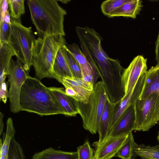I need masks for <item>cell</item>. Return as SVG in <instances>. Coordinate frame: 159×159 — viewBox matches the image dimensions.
Here are the masks:
<instances>
[{
	"label": "cell",
	"instance_id": "obj_23",
	"mask_svg": "<svg viewBox=\"0 0 159 159\" xmlns=\"http://www.w3.org/2000/svg\"><path fill=\"white\" fill-rule=\"evenodd\" d=\"M134 143L132 132L128 135L116 156L121 159H131L134 157L133 149Z\"/></svg>",
	"mask_w": 159,
	"mask_h": 159
},
{
	"label": "cell",
	"instance_id": "obj_16",
	"mask_svg": "<svg viewBox=\"0 0 159 159\" xmlns=\"http://www.w3.org/2000/svg\"><path fill=\"white\" fill-rule=\"evenodd\" d=\"M142 7L141 0H127L112 12L108 17L124 16L135 19L139 13Z\"/></svg>",
	"mask_w": 159,
	"mask_h": 159
},
{
	"label": "cell",
	"instance_id": "obj_29",
	"mask_svg": "<svg viewBox=\"0 0 159 159\" xmlns=\"http://www.w3.org/2000/svg\"><path fill=\"white\" fill-rule=\"evenodd\" d=\"M11 25L4 21L0 22V44L7 43L10 33Z\"/></svg>",
	"mask_w": 159,
	"mask_h": 159
},
{
	"label": "cell",
	"instance_id": "obj_18",
	"mask_svg": "<svg viewBox=\"0 0 159 159\" xmlns=\"http://www.w3.org/2000/svg\"><path fill=\"white\" fill-rule=\"evenodd\" d=\"M63 47L61 48L57 53L52 68L53 78L59 82L61 78L73 76L65 57Z\"/></svg>",
	"mask_w": 159,
	"mask_h": 159
},
{
	"label": "cell",
	"instance_id": "obj_3",
	"mask_svg": "<svg viewBox=\"0 0 159 159\" xmlns=\"http://www.w3.org/2000/svg\"><path fill=\"white\" fill-rule=\"evenodd\" d=\"M66 44L64 36L60 35L35 39L32 66L38 79L53 78L52 68L57 54L59 49Z\"/></svg>",
	"mask_w": 159,
	"mask_h": 159
},
{
	"label": "cell",
	"instance_id": "obj_39",
	"mask_svg": "<svg viewBox=\"0 0 159 159\" xmlns=\"http://www.w3.org/2000/svg\"><path fill=\"white\" fill-rule=\"evenodd\" d=\"M158 135H159V131L158 132Z\"/></svg>",
	"mask_w": 159,
	"mask_h": 159
},
{
	"label": "cell",
	"instance_id": "obj_27",
	"mask_svg": "<svg viewBox=\"0 0 159 159\" xmlns=\"http://www.w3.org/2000/svg\"><path fill=\"white\" fill-rule=\"evenodd\" d=\"M127 0H108L102 2L101 8L102 13L108 16L114 11L118 8Z\"/></svg>",
	"mask_w": 159,
	"mask_h": 159
},
{
	"label": "cell",
	"instance_id": "obj_26",
	"mask_svg": "<svg viewBox=\"0 0 159 159\" xmlns=\"http://www.w3.org/2000/svg\"><path fill=\"white\" fill-rule=\"evenodd\" d=\"M7 156L8 159H26L22 147L14 137L10 142Z\"/></svg>",
	"mask_w": 159,
	"mask_h": 159
},
{
	"label": "cell",
	"instance_id": "obj_11",
	"mask_svg": "<svg viewBox=\"0 0 159 159\" xmlns=\"http://www.w3.org/2000/svg\"><path fill=\"white\" fill-rule=\"evenodd\" d=\"M135 118L134 106L133 105L129 107L120 117L106 139L127 135L132 132L134 130Z\"/></svg>",
	"mask_w": 159,
	"mask_h": 159
},
{
	"label": "cell",
	"instance_id": "obj_31",
	"mask_svg": "<svg viewBox=\"0 0 159 159\" xmlns=\"http://www.w3.org/2000/svg\"><path fill=\"white\" fill-rule=\"evenodd\" d=\"M9 7L8 0H0V22L3 21L4 17L9 10Z\"/></svg>",
	"mask_w": 159,
	"mask_h": 159
},
{
	"label": "cell",
	"instance_id": "obj_15",
	"mask_svg": "<svg viewBox=\"0 0 159 159\" xmlns=\"http://www.w3.org/2000/svg\"><path fill=\"white\" fill-rule=\"evenodd\" d=\"M115 104L111 102L108 98L106 102L99 124L98 132L99 138L98 141L96 142L97 143L102 142L108 136L111 116Z\"/></svg>",
	"mask_w": 159,
	"mask_h": 159
},
{
	"label": "cell",
	"instance_id": "obj_34",
	"mask_svg": "<svg viewBox=\"0 0 159 159\" xmlns=\"http://www.w3.org/2000/svg\"><path fill=\"white\" fill-rule=\"evenodd\" d=\"M4 115L1 112H0V134L1 135L2 134L3 128H4V124L3 122V118Z\"/></svg>",
	"mask_w": 159,
	"mask_h": 159
},
{
	"label": "cell",
	"instance_id": "obj_33",
	"mask_svg": "<svg viewBox=\"0 0 159 159\" xmlns=\"http://www.w3.org/2000/svg\"><path fill=\"white\" fill-rule=\"evenodd\" d=\"M10 14L9 13V10H8L4 17L3 21H4L9 24L11 25V21L10 18Z\"/></svg>",
	"mask_w": 159,
	"mask_h": 159
},
{
	"label": "cell",
	"instance_id": "obj_12",
	"mask_svg": "<svg viewBox=\"0 0 159 159\" xmlns=\"http://www.w3.org/2000/svg\"><path fill=\"white\" fill-rule=\"evenodd\" d=\"M128 135L106 139L100 143L94 142L95 150L92 159H111L116 156Z\"/></svg>",
	"mask_w": 159,
	"mask_h": 159
},
{
	"label": "cell",
	"instance_id": "obj_10",
	"mask_svg": "<svg viewBox=\"0 0 159 159\" xmlns=\"http://www.w3.org/2000/svg\"><path fill=\"white\" fill-rule=\"evenodd\" d=\"M147 59L142 56L138 55L125 69L122 76L125 95L133 88L139 78L147 72Z\"/></svg>",
	"mask_w": 159,
	"mask_h": 159
},
{
	"label": "cell",
	"instance_id": "obj_9",
	"mask_svg": "<svg viewBox=\"0 0 159 159\" xmlns=\"http://www.w3.org/2000/svg\"><path fill=\"white\" fill-rule=\"evenodd\" d=\"M146 74L143 75L133 88L116 103L111 116L109 133L124 112L129 107L134 105L139 98L143 87Z\"/></svg>",
	"mask_w": 159,
	"mask_h": 159
},
{
	"label": "cell",
	"instance_id": "obj_20",
	"mask_svg": "<svg viewBox=\"0 0 159 159\" xmlns=\"http://www.w3.org/2000/svg\"><path fill=\"white\" fill-rule=\"evenodd\" d=\"M32 159H78V158L77 151H65L50 147L35 153Z\"/></svg>",
	"mask_w": 159,
	"mask_h": 159
},
{
	"label": "cell",
	"instance_id": "obj_25",
	"mask_svg": "<svg viewBox=\"0 0 159 159\" xmlns=\"http://www.w3.org/2000/svg\"><path fill=\"white\" fill-rule=\"evenodd\" d=\"M10 15L13 19L20 20L21 16L25 13L24 0H8Z\"/></svg>",
	"mask_w": 159,
	"mask_h": 159
},
{
	"label": "cell",
	"instance_id": "obj_36",
	"mask_svg": "<svg viewBox=\"0 0 159 159\" xmlns=\"http://www.w3.org/2000/svg\"><path fill=\"white\" fill-rule=\"evenodd\" d=\"M0 159H8L7 155L5 156L0 155Z\"/></svg>",
	"mask_w": 159,
	"mask_h": 159
},
{
	"label": "cell",
	"instance_id": "obj_22",
	"mask_svg": "<svg viewBox=\"0 0 159 159\" xmlns=\"http://www.w3.org/2000/svg\"><path fill=\"white\" fill-rule=\"evenodd\" d=\"M6 131L2 134V140L0 139V155L5 156L8 154L10 143L12 139L14 137L15 130L13 120L11 117L7 120Z\"/></svg>",
	"mask_w": 159,
	"mask_h": 159
},
{
	"label": "cell",
	"instance_id": "obj_28",
	"mask_svg": "<svg viewBox=\"0 0 159 159\" xmlns=\"http://www.w3.org/2000/svg\"><path fill=\"white\" fill-rule=\"evenodd\" d=\"M77 152L78 159H92L94 151L87 140L77 147Z\"/></svg>",
	"mask_w": 159,
	"mask_h": 159
},
{
	"label": "cell",
	"instance_id": "obj_37",
	"mask_svg": "<svg viewBox=\"0 0 159 159\" xmlns=\"http://www.w3.org/2000/svg\"><path fill=\"white\" fill-rule=\"evenodd\" d=\"M157 139L159 142V135H158L157 136Z\"/></svg>",
	"mask_w": 159,
	"mask_h": 159
},
{
	"label": "cell",
	"instance_id": "obj_32",
	"mask_svg": "<svg viewBox=\"0 0 159 159\" xmlns=\"http://www.w3.org/2000/svg\"><path fill=\"white\" fill-rule=\"evenodd\" d=\"M155 52L157 65L159 66V32L155 43Z\"/></svg>",
	"mask_w": 159,
	"mask_h": 159
},
{
	"label": "cell",
	"instance_id": "obj_5",
	"mask_svg": "<svg viewBox=\"0 0 159 159\" xmlns=\"http://www.w3.org/2000/svg\"><path fill=\"white\" fill-rule=\"evenodd\" d=\"M108 98L103 84L100 81L94 85L93 91L87 103L77 102L83 126L93 134L98 132L100 120Z\"/></svg>",
	"mask_w": 159,
	"mask_h": 159
},
{
	"label": "cell",
	"instance_id": "obj_2",
	"mask_svg": "<svg viewBox=\"0 0 159 159\" xmlns=\"http://www.w3.org/2000/svg\"><path fill=\"white\" fill-rule=\"evenodd\" d=\"M20 111L41 116L63 114V111L48 89L37 78L30 76L21 88L19 98Z\"/></svg>",
	"mask_w": 159,
	"mask_h": 159
},
{
	"label": "cell",
	"instance_id": "obj_13",
	"mask_svg": "<svg viewBox=\"0 0 159 159\" xmlns=\"http://www.w3.org/2000/svg\"><path fill=\"white\" fill-rule=\"evenodd\" d=\"M61 109L63 115L70 116H75L79 114L77 101L67 95L63 88L48 87Z\"/></svg>",
	"mask_w": 159,
	"mask_h": 159
},
{
	"label": "cell",
	"instance_id": "obj_1",
	"mask_svg": "<svg viewBox=\"0 0 159 159\" xmlns=\"http://www.w3.org/2000/svg\"><path fill=\"white\" fill-rule=\"evenodd\" d=\"M58 2V0L27 1L31 20L36 28L38 38L65 35L64 22L67 13Z\"/></svg>",
	"mask_w": 159,
	"mask_h": 159
},
{
	"label": "cell",
	"instance_id": "obj_38",
	"mask_svg": "<svg viewBox=\"0 0 159 159\" xmlns=\"http://www.w3.org/2000/svg\"><path fill=\"white\" fill-rule=\"evenodd\" d=\"M131 159H136L134 157H133Z\"/></svg>",
	"mask_w": 159,
	"mask_h": 159
},
{
	"label": "cell",
	"instance_id": "obj_30",
	"mask_svg": "<svg viewBox=\"0 0 159 159\" xmlns=\"http://www.w3.org/2000/svg\"><path fill=\"white\" fill-rule=\"evenodd\" d=\"M4 80L0 85V101H2L4 103H6L7 99L9 98V92L8 90V84Z\"/></svg>",
	"mask_w": 159,
	"mask_h": 159
},
{
	"label": "cell",
	"instance_id": "obj_4",
	"mask_svg": "<svg viewBox=\"0 0 159 159\" xmlns=\"http://www.w3.org/2000/svg\"><path fill=\"white\" fill-rule=\"evenodd\" d=\"M8 44L29 73L32 65L33 51L35 40L31 27L23 25L20 20L11 19Z\"/></svg>",
	"mask_w": 159,
	"mask_h": 159
},
{
	"label": "cell",
	"instance_id": "obj_21",
	"mask_svg": "<svg viewBox=\"0 0 159 159\" xmlns=\"http://www.w3.org/2000/svg\"><path fill=\"white\" fill-rule=\"evenodd\" d=\"M133 156H137L142 159H159V145H146L134 143Z\"/></svg>",
	"mask_w": 159,
	"mask_h": 159
},
{
	"label": "cell",
	"instance_id": "obj_19",
	"mask_svg": "<svg viewBox=\"0 0 159 159\" xmlns=\"http://www.w3.org/2000/svg\"><path fill=\"white\" fill-rule=\"evenodd\" d=\"M15 55L7 43L0 44V85L8 75L11 57Z\"/></svg>",
	"mask_w": 159,
	"mask_h": 159
},
{
	"label": "cell",
	"instance_id": "obj_6",
	"mask_svg": "<svg viewBox=\"0 0 159 159\" xmlns=\"http://www.w3.org/2000/svg\"><path fill=\"white\" fill-rule=\"evenodd\" d=\"M134 106V130L148 131L159 121V94L153 93L145 98H139Z\"/></svg>",
	"mask_w": 159,
	"mask_h": 159
},
{
	"label": "cell",
	"instance_id": "obj_14",
	"mask_svg": "<svg viewBox=\"0 0 159 159\" xmlns=\"http://www.w3.org/2000/svg\"><path fill=\"white\" fill-rule=\"evenodd\" d=\"M153 93L159 94V66L152 67L147 71L143 87L139 98H144Z\"/></svg>",
	"mask_w": 159,
	"mask_h": 159
},
{
	"label": "cell",
	"instance_id": "obj_8",
	"mask_svg": "<svg viewBox=\"0 0 159 159\" xmlns=\"http://www.w3.org/2000/svg\"><path fill=\"white\" fill-rule=\"evenodd\" d=\"M59 82L65 87L66 94L76 101L87 103L93 91V84L84 81L82 78L66 77L60 79Z\"/></svg>",
	"mask_w": 159,
	"mask_h": 159
},
{
	"label": "cell",
	"instance_id": "obj_7",
	"mask_svg": "<svg viewBox=\"0 0 159 159\" xmlns=\"http://www.w3.org/2000/svg\"><path fill=\"white\" fill-rule=\"evenodd\" d=\"M30 76L18 58L16 61L11 59L8 77L10 110L13 113L20 111L19 98L21 90L24 83Z\"/></svg>",
	"mask_w": 159,
	"mask_h": 159
},
{
	"label": "cell",
	"instance_id": "obj_17",
	"mask_svg": "<svg viewBox=\"0 0 159 159\" xmlns=\"http://www.w3.org/2000/svg\"><path fill=\"white\" fill-rule=\"evenodd\" d=\"M71 54L79 64L82 75L88 74L92 75L98 78L99 77L89 63L83 52L75 43L66 45Z\"/></svg>",
	"mask_w": 159,
	"mask_h": 159
},
{
	"label": "cell",
	"instance_id": "obj_35",
	"mask_svg": "<svg viewBox=\"0 0 159 159\" xmlns=\"http://www.w3.org/2000/svg\"><path fill=\"white\" fill-rule=\"evenodd\" d=\"M58 1H60L61 3H64V4H66V3H68L69 2H70V0H58Z\"/></svg>",
	"mask_w": 159,
	"mask_h": 159
},
{
	"label": "cell",
	"instance_id": "obj_24",
	"mask_svg": "<svg viewBox=\"0 0 159 159\" xmlns=\"http://www.w3.org/2000/svg\"><path fill=\"white\" fill-rule=\"evenodd\" d=\"M64 54L73 77L82 78L80 65L67 49L66 45L63 47Z\"/></svg>",
	"mask_w": 159,
	"mask_h": 159
}]
</instances>
